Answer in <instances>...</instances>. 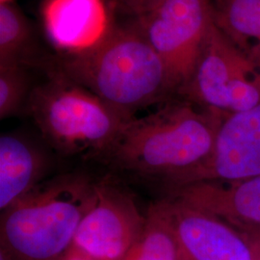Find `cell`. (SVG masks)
<instances>
[{
  "label": "cell",
  "instance_id": "ac0fdd59",
  "mask_svg": "<svg viewBox=\"0 0 260 260\" xmlns=\"http://www.w3.org/2000/svg\"><path fill=\"white\" fill-rule=\"evenodd\" d=\"M244 237L248 242L260 249V230H250V231H240Z\"/></svg>",
  "mask_w": 260,
  "mask_h": 260
},
{
  "label": "cell",
  "instance_id": "e0dca14e",
  "mask_svg": "<svg viewBox=\"0 0 260 260\" xmlns=\"http://www.w3.org/2000/svg\"><path fill=\"white\" fill-rule=\"evenodd\" d=\"M116 7L135 18L155 9L167 0H113Z\"/></svg>",
  "mask_w": 260,
  "mask_h": 260
},
{
  "label": "cell",
  "instance_id": "52a82bcc",
  "mask_svg": "<svg viewBox=\"0 0 260 260\" xmlns=\"http://www.w3.org/2000/svg\"><path fill=\"white\" fill-rule=\"evenodd\" d=\"M96 200L80 223L72 248L91 260H122L146 223L133 195L111 177L98 181Z\"/></svg>",
  "mask_w": 260,
  "mask_h": 260
},
{
  "label": "cell",
  "instance_id": "44dd1931",
  "mask_svg": "<svg viewBox=\"0 0 260 260\" xmlns=\"http://www.w3.org/2000/svg\"><path fill=\"white\" fill-rule=\"evenodd\" d=\"M251 246L252 251H253V260H260L259 248H257V247H255V246H253V245H251Z\"/></svg>",
  "mask_w": 260,
  "mask_h": 260
},
{
  "label": "cell",
  "instance_id": "30bf717a",
  "mask_svg": "<svg viewBox=\"0 0 260 260\" xmlns=\"http://www.w3.org/2000/svg\"><path fill=\"white\" fill-rule=\"evenodd\" d=\"M41 17L50 44L66 55L93 49L115 27L104 0H45Z\"/></svg>",
  "mask_w": 260,
  "mask_h": 260
},
{
  "label": "cell",
  "instance_id": "d6986e66",
  "mask_svg": "<svg viewBox=\"0 0 260 260\" xmlns=\"http://www.w3.org/2000/svg\"><path fill=\"white\" fill-rule=\"evenodd\" d=\"M56 260H91L88 257H86L82 253L79 251H76L74 248H70L68 251H66L64 254H62L59 258Z\"/></svg>",
  "mask_w": 260,
  "mask_h": 260
},
{
  "label": "cell",
  "instance_id": "3957f363",
  "mask_svg": "<svg viewBox=\"0 0 260 260\" xmlns=\"http://www.w3.org/2000/svg\"><path fill=\"white\" fill-rule=\"evenodd\" d=\"M96 185L81 173L47 178L1 212L0 247L16 260L59 258L94 205Z\"/></svg>",
  "mask_w": 260,
  "mask_h": 260
},
{
  "label": "cell",
  "instance_id": "ba28073f",
  "mask_svg": "<svg viewBox=\"0 0 260 260\" xmlns=\"http://www.w3.org/2000/svg\"><path fill=\"white\" fill-rule=\"evenodd\" d=\"M260 176V103L226 114L209 156L179 177L170 190L203 181H233Z\"/></svg>",
  "mask_w": 260,
  "mask_h": 260
},
{
  "label": "cell",
  "instance_id": "8992f818",
  "mask_svg": "<svg viewBox=\"0 0 260 260\" xmlns=\"http://www.w3.org/2000/svg\"><path fill=\"white\" fill-rule=\"evenodd\" d=\"M134 27L146 39L167 71L174 91L191 81L213 19L209 0H167L135 18Z\"/></svg>",
  "mask_w": 260,
  "mask_h": 260
},
{
  "label": "cell",
  "instance_id": "ffe728a7",
  "mask_svg": "<svg viewBox=\"0 0 260 260\" xmlns=\"http://www.w3.org/2000/svg\"><path fill=\"white\" fill-rule=\"evenodd\" d=\"M0 260H16L5 248L0 247Z\"/></svg>",
  "mask_w": 260,
  "mask_h": 260
},
{
  "label": "cell",
  "instance_id": "277c9868",
  "mask_svg": "<svg viewBox=\"0 0 260 260\" xmlns=\"http://www.w3.org/2000/svg\"><path fill=\"white\" fill-rule=\"evenodd\" d=\"M25 110L49 149L57 154L100 161L131 120L81 85L53 71L47 81L32 89Z\"/></svg>",
  "mask_w": 260,
  "mask_h": 260
},
{
  "label": "cell",
  "instance_id": "4fadbf2b",
  "mask_svg": "<svg viewBox=\"0 0 260 260\" xmlns=\"http://www.w3.org/2000/svg\"><path fill=\"white\" fill-rule=\"evenodd\" d=\"M216 25L243 53L260 63V0H216Z\"/></svg>",
  "mask_w": 260,
  "mask_h": 260
},
{
  "label": "cell",
  "instance_id": "5b68a950",
  "mask_svg": "<svg viewBox=\"0 0 260 260\" xmlns=\"http://www.w3.org/2000/svg\"><path fill=\"white\" fill-rule=\"evenodd\" d=\"M182 93L215 111L251 109L260 103V63L235 47L212 19L194 75Z\"/></svg>",
  "mask_w": 260,
  "mask_h": 260
},
{
  "label": "cell",
  "instance_id": "5bb4252c",
  "mask_svg": "<svg viewBox=\"0 0 260 260\" xmlns=\"http://www.w3.org/2000/svg\"><path fill=\"white\" fill-rule=\"evenodd\" d=\"M122 260H179L165 201L150 205L139 239Z\"/></svg>",
  "mask_w": 260,
  "mask_h": 260
},
{
  "label": "cell",
  "instance_id": "8fae6325",
  "mask_svg": "<svg viewBox=\"0 0 260 260\" xmlns=\"http://www.w3.org/2000/svg\"><path fill=\"white\" fill-rule=\"evenodd\" d=\"M170 198L214 215L240 231L260 230V176L196 182L170 190Z\"/></svg>",
  "mask_w": 260,
  "mask_h": 260
},
{
  "label": "cell",
  "instance_id": "7a4b0ae2",
  "mask_svg": "<svg viewBox=\"0 0 260 260\" xmlns=\"http://www.w3.org/2000/svg\"><path fill=\"white\" fill-rule=\"evenodd\" d=\"M52 71L128 119L175 92L162 60L134 26H115L99 46L78 55L63 56Z\"/></svg>",
  "mask_w": 260,
  "mask_h": 260
},
{
  "label": "cell",
  "instance_id": "7402d4cb",
  "mask_svg": "<svg viewBox=\"0 0 260 260\" xmlns=\"http://www.w3.org/2000/svg\"><path fill=\"white\" fill-rule=\"evenodd\" d=\"M0 2L1 3H3V2H12V0H0Z\"/></svg>",
  "mask_w": 260,
  "mask_h": 260
},
{
  "label": "cell",
  "instance_id": "9c48e42d",
  "mask_svg": "<svg viewBox=\"0 0 260 260\" xmlns=\"http://www.w3.org/2000/svg\"><path fill=\"white\" fill-rule=\"evenodd\" d=\"M164 201L179 260H253L251 244L230 223L175 199Z\"/></svg>",
  "mask_w": 260,
  "mask_h": 260
},
{
  "label": "cell",
  "instance_id": "7c38bea8",
  "mask_svg": "<svg viewBox=\"0 0 260 260\" xmlns=\"http://www.w3.org/2000/svg\"><path fill=\"white\" fill-rule=\"evenodd\" d=\"M52 167L49 152L36 141L19 133L0 137L1 212L45 181Z\"/></svg>",
  "mask_w": 260,
  "mask_h": 260
},
{
  "label": "cell",
  "instance_id": "6da1fadb",
  "mask_svg": "<svg viewBox=\"0 0 260 260\" xmlns=\"http://www.w3.org/2000/svg\"><path fill=\"white\" fill-rule=\"evenodd\" d=\"M225 115L198 110L191 103H169L126 121L101 161L121 173L161 179L170 186L209 156Z\"/></svg>",
  "mask_w": 260,
  "mask_h": 260
},
{
  "label": "cell",
  "instance_id": "2e32d148",
  "mask_svg": "<svg viewBox=\"0 0 260 260\" xmlns=\"http://www.w3.org/2000/svg\"><path fill=\"white\" fill-rule=\"evenodd\" d=\"M31 91L22 65L0 66V119L5 120L25 109Z\"/></svg>",
  "mask_w": 260,
  "mask_h": 260
},
{
  "label": "cell",
  "instance_id": "9a60e30c",
  "mask_svg": "<svg viewBox=\"0 0 260 260\" xmlns=\"http://www.w3.org/2000/svg\"><path fill=\"white\" fill-rule=\"evenodd\" d=\"M31 39L25 16L12 2L0 3V66L20 64Z\"/></svg>",
  "mask_w": 260,
  "mask_h": 260
}]
</instances>
